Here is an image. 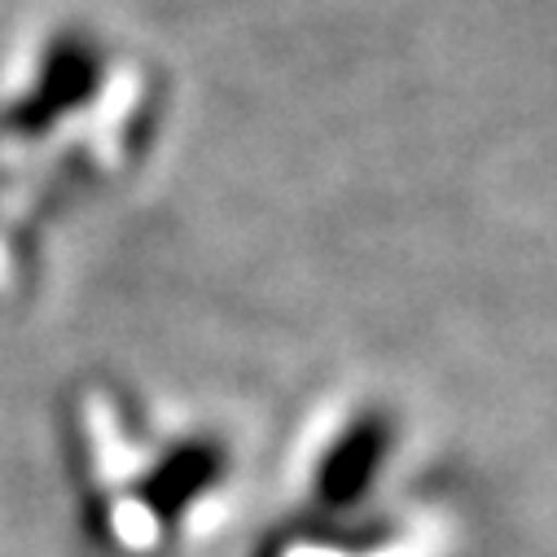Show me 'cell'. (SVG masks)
Masks as SVG:
<instances>
[{
	"instance_id": "1",
	"label": "cell",
	"mask_w": 557,
	"mask_h": 557,
	"mask_svg": "<svg viewBox=\"0 0 557 557\" xmlns=\"http://www.w3.org/2000/svg\"><path fill=\"white\" fill-rule=\"evenodd\" d=\"M150 110L146 71L92 32L45 36L0 88V176L14 189L40 181L58 198L132 172L146 123H101V114Z\"/></svg>"
}]
</instances>
